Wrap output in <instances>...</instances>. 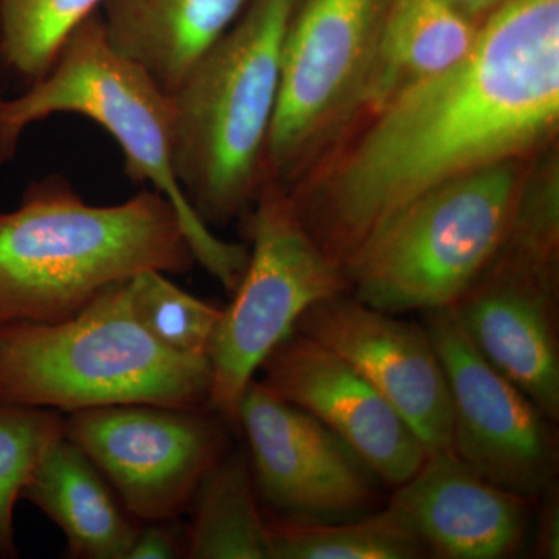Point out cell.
Segmentation results:
<instances>
[{"label": "cell", "instance_id": "6da1fadb", "mask_svg": "<svg viewBox=\"0 0 559 559\" xmlns=\"http://www.w3.org/2000/svg\"><path fill=\"white\" fill-rule=\"evenodd\" d=\"M559 142V0H510L457 66L364 120L288 190L344 270L385 221L448 180Z\"/></svg>", "mask_w": 559, "mask_h": 559}, {"label": "cell", "instance_id": "7a4b0ae2", "mask_svg": "<svg viewBox=\"0 0 559 559\" xmlns=\"http://www.w3.org/2000/svg\"><path fill=\"white\" fill-rule=\"evenodd\" d=\"M194 264L159 191L92 205L60 176L35 180L20 207L0 212V325L61 322L139 272L182 275Z\"/></svg>", "mask_w": 559, "mask_h": 559}, {"label": "cell", "instance_id": "3957f363", "mask_svg": "<svg viewBox=\"0 0 559 559\" xmlns=\"http://www.w3.org/2000/svg\"><path fill=\"white\" fill-rule=\"evenodd\" d=\"M58 114L95 121L119 143L128 178L171 202L197 264L234 294L248 245L221 240L191 207L175 173L171 94L109 43L100 11L70 33L38 81L14 95L0 91V164L13 160L28 128Z\"/></svg>", "mask_w": 559, "mask_h": 559}, {"label": "cell", "instance_id": "277c9868", "mask_svg": "<svg viewBox=\"0 0 559 559\" xmlns=\"http://www.w3.org/2000/svg\"><path fill=\"white\" fill-rule=\"evenodd\" d=\"M297 2L248 0L171 94L176 178L209 227L241 218L263 183Z\"/></svg>", "mask_w": 559, "mask_h": 559}, {"label": "cell", "instance_id": "5b68a950", "mask_svg": "<svg viewBox=\"0 0 559 559\" xmlns=\"http://www.w3.org/2000/svg\"><path fill=\"white\" fill-rule=\"evenodd\" d=\"M209 356L165 348L132 314L127 282L103 289L73 318L0 325V401L62 414L119 406L200 409Z\"/></svg>", "mask_w": 559, "mask_h": 559}, {"label": "cell", "instance_id": "8992f818", "mask_svg": "<svg viewBox=\"0 0 559 559\" xmlns=\"http://www.w3.org/2000/svg\"><path fill=\"white\" fill-rule=\"evenodd\" d=\"M535 156L477 168L401 209L345 264L349 294L392 314L450 307L509 237Z\"/></svg>", "mask_w": 559, "mask_h": 559}, {"label": "cell", "instance_id": "52a82bcc", "mask_svg": "<svg viewBox=\"0 0 559 559\" xmlns=\"http://www.w3.org/2000/svg\"><path fill=\"white\" fill-rule=\"evenodd\" d=\"M249 263L210 348L207 407L237 425L242 393L264 358L320 300L349 293L344 270L305 229L288 190L264 179L246 210Z\"/></svg>", "mask_w": 559, "mask_h": 559}, {"label": "cell", "instance_id": "ba28073f", "mask_svg": "<svg viewBox=\"0 0 559 559\" xmlns=\"http://www.w3.org/2000/svg\"><path fill=\"white\" fill-rule=\"evenodd\" d=\"M392 3L297 2L283 49L282 87L264 179L289 190L356 127Z\"/></svg>", "mask_w": 559, "mask_h": 559}, {"label": "cell", "instance_id": "9c48e42d", "mask_svg": "<svg viewBox=\"0 0 559 559\" xmlns=\"http://www.w3.org/2000/svg\"><path fill=\"white\" fill-rule=\"evenodd\" d=\"M119 404L72 412L66 436L97 466L135 520L176 521L227 452L215 411Z\"/></svg>", "mask_w": 559, "mask_h": 559}, {"label": "cell", "instance_id": "30bf717a", "mask_svg": "<svg viewBox=\"0 0 559 559\" xmlns=\"http://www.w3.org/2000/svg\"><path fill=\"white\" fill-rule=\"evenodd\" d=\"M237 425L248 439L257 495L277 520L340 522L377 510L382 480L369 463L260 381L242 393Z\"/></svg>", "mask_w": 559, "mask_h": 559}, {"label": "cell", "instance_id": "8fae6325", "mask_svg": "<svg viewBox=\"0 0 559 559\" xmlns=\"http://www.w3.org/2000/svg\"><path fill=\"white\" fill-rule=\"evenodd\" d=\"M423 314L450 384L452 452L496 487L539 499L558 469L550 419L477 352L450 308Z\"/></svg>", "mask_w": 559, "mask_h": 559}, {"label": "cell", "instance_id": "7c38bea8", "mask_svg": "<svg viewBox=\"0 0 559 559\" xmlns=\"http://www.w3.org/2000/svg\"><path fill=\"white\" fill-rule=\"evenodd\" d=\"M294 331L366 378L406 419L428 455L452 451L450 384L425 326L344 293L308 308Z\"/></svg>", "mask_w": 559, "mask_h": 559}, {"label": "cell", "instance_id": "4fadbf2b", "mask_svg": "<svg viewBox=\"0 0 559 559\" xmlns=\"http://www.w3.org/2000/svg\"><path fill=\"white\" fill-rule=\"evenodd\" d=\"M559 266L502 246L452 301V316L477 352L550 421L559 417Z\"/></svg>", "mask_w": 559, "mask_h": 559}, {"label": "cell", "instance_id": "5bb4252c", "mask_svg": "<svg viewBox=\"0 0 559 559\" xmlns=\"http://www.w3.org/2000/svg\"><path fill=\"white\" fill-rule=\"evenodd\" d=\"M261 384L347 441L385 484L400 487L428 459L414 429L336 353L293 333L261 362Z\"/></svg>", "mask_w": 559, "mask_h": 559}, {"label": "cell", "instance_id": "9a60e30c", "mask_svg": "<svg viewBox=\"0 0 559 559\" xmlns=\"http://www.w3.org/2000/svg\"><path fill=\"white\" fill-rule=\"evenodd\" d=\"M528 503L448 451L428 455L389 506L414 530L428 557L500 559L516 554L524 543Z\"/></svg>", "mask_w": 559, "mask_h": 559}, {"label": "cell", "instance_id": "2e32d148", "mask_svg": "<svg viewBox=\"0 0 559 559\" xmlns=\"http://www.w3.org/2000/svg\"><path fill=\"white\" fill-rule=\"evenodd\" d=\"M21 499L64 533L70 558L127 559L138 536L108 480L66 433L44 452Z\"/></svg>", "mask_w": 559, "mask_h": 559}, {"label": "cell", "instance_id": "e0dca14e", "mask_svg": "<svg viewBox=\"0 0 559 559\" xmlns=\"http://www.w3.org/2000/svg\"><path fill=\"white\" fill-rule=\"evenodd\" d=\"M248 0H105L103 27L120 53L165 91L187 73L240 16Z\"/></svg>", "mask_w": 559, "mask_h": 559}, {"label": "cell", "instance_id": "ac0fdd59", "mask_svg": "<svg viewBox=\"0 0 559 559\" xmlns=\"http://www.w3.org/2000/svg\"><path fill=\"white\" fill-rule=\"evenodd\" d=\"M481 25L447 0H393L356 127L465 60L479 39Z\"/></svg>", "mask_w": 559, "mask_h": 559}, {"label": "cell", "instance_id": "d6986e66", "mask_svg": "<svg viewBox=\"0 0 559 559\" xmlns=\"http://www.w3.org/2000/svg\"><path fill=\"white\" fill-rule=\"evenodd\" d=\"M186 530V558L272 559L248 451L226 452L201 481Z\"/></svg>", "mask_w": 559, "mask_h": 559}, {"label": "cell", "instance_id": "ffe728a7", "mask_svg": "<svg viewBox=\"0 0 559 559\" xmlns=\"http://www.w3.org/2000/svg\"><path fill=\"white\" fill-rule=\"evenodd\" d=\"M272 559H417L421 540L393 507L340 522L267 521Z\"/></svg>", "mask_w": 559, "mask_h": 559}, {"label": "cell", "instance_id": "44dd1931", "mask_svg": "<svg viewBox=\"0 0 559 559\" xmlns=\"http://www.w3.org/2000/svg\"><path fill=\"white\" fill-rule=\"evenodd\" d=\"M105 0H0V72L21 90L49 70L70 33Z\"/></svg>", "mask_w": 559, "mask_h": 559}, {"label": "cell", "instance_id": "7402d4cb", "mask_svg": "<svg viewBox=\"0 0 559 559\" xmlns=\"http://www.w3.org/2000/svg\"><path fill=\"white\" fill-rule=\"evenodd\" d=\"M134 318L165 348L209 356L223 308L191 296L159 271H143L127 282Z\"/></svg>", "mask_w": 559, "mask_h": 559}, {"label": "cell", "instance_id": "603a6c76", "mask_svg": "<svg viewBox=\"0 0 559 559\" xmlns=\"http://www.w3.org/2000/svg\"><path fill=\"white\" fill-rule=\"evenodd\" d=\"M64 433L62 412L0 401V558L20 557L14 509L44 452Z\"/></svg>", "mask_w": 559, "mask_h": 559}, {"label": "cell", "instance_id": "cb8c5ba5", "mask_svg": "<svg viewBox=\"0 0 559 559\" xmlns=\"http://www.w3.org/2000/svg\"><path fill=\"white\" fill-rule=\"evenodd\" d=\"M503 245L538 263L559 266V142L533 157Z\"/></svg>", "mask_w": 559, "mask_h": 559}, {"label": "cell", "instance_id": "d4e9b609", "mask_svg": "<svg viewBox=\"0 0 559 559\" xmlns=\"http://www.w3.org/2000/svg\"><path fill=\"white\" fill-rule=\"evenodd\" d=\"M186 557V530L176 521L148 522L139 528L127 559H173Z\"/></svg>", "mask_w": 559, "mask_h": 559}, {"label": "cell", "instance_id": "484cf974", "mask_svg": "<svg viewBox=\"0 0 559 559\" xmlns=\"http://www.w3.org/2000/svg\"><path fill=\"white\" fill-rule=\"evenodd\" d=\"M538 527H536V555L539 558H559V499L557 484L550 485L540 496Z\"/></svg>", "mask_w": 559, "mask_h": 559}, {"label": "cell", "instance_id": "4316f807", "mask_svg": "<svg viewBox=\"0 0 559 559\" xmlns=\"http://www.w3.org/2000/svg\"><path fill=\"white\" fill-rule=\"evenodd\" d=\"M450 5L462 11L471 20L484 24L491 14L502 9L510 0H447Z\"/></svg>", "mask_w": 559, "mask_h": 559}]
</instances>
